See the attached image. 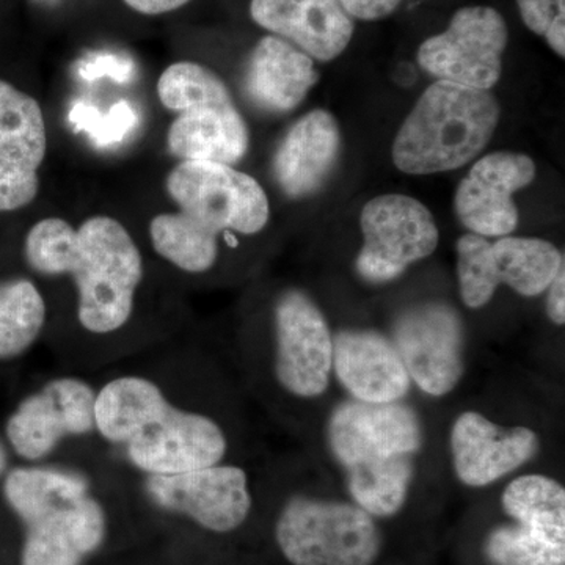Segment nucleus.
<instances>
[{
    "label": "nucleus",
    "mask_w": 565,
    "mask_h": 565,
    "mask_svg": "<svg viewBox=\"0 0 565 565\" xmlns=\"http://www.w3.org/2000/svg\"><path fill=\"white\" fill-rule=\"evenodd\" d=\"M516 6L526 28L537 35H545L557 14L555 0H516Z\"/></svg>",
    "instance_id": "bb28decb"
},
{
    "label": "nucleus",
    "mask_w": 565,
    "mask_h": 565,
    "mask_svg": "<svg viewBox=\"0 0 565 565\" xmlns=\"http://www.w3.org/2000/svg\"><path fill=\"white\" fill-rule=\"evenodd\" d=\"M326 440L352 503L374 519L403 511L415 481L416 457L426 440L414 407L348 397L330 414Z\"/></svg>",
    "instance_id": "39448f33"
},
{
    "label": "nucleus",
    "mask_w": 565,
    "mask_h": 565,
    "mask_svg": "<svg viewBox=\"0 0 565 565\" xmlns=\"http://www.w3.org/2000/svg\"><path fill=\"white\" fill-rule=\"evenodd\" d=\"M319 73L313 58L277 35L264 36L248 57L244 93L256 109L288 114L299 107Z\"/></svg>",
    "instance_id": "412c9836"
},
{
    "label": "nucleus",
    "mask_w": 565,
    "mask_h": 565,
    "mask_svg": "<svg viewBox=\"0 0 565 565\" xmlns=\"http://www.w3.org/2000/svg\"><path fill=\"white\" fill-rule=\"evenodd\" d=\"M11 452L9 445H7L6 438L0 435V481H2L3 476L7 475V471L10 470L11 467Z\"/></svg>",
    "instance_id": "2f4dec72"
},
{
    "label": "nucleus",
    "mask_w": 565,
    "mask_h": 565,
    "mask_svg": "<svg viewBox=\"0 0 565 565\" xmlns=\"http://www.w3.org/2000/svg\"><path fill=\"white\" fill-rule=\"evenodd\" d=\"M46 296L31 273L0 274V363H13L43 343Z\"/></svg>",
    "instance_id": "4be33fe9"
},
{
    "label": "nucleus",
    "mask_w": 565,
    "mask_h": 565,
    "mask_svg": "<svg viewBox=\"0 0 565 565\" xmlns=\"http://www.w3.org/2000/svg\"><path fill=\"white\" fill-rule=\"evenodd\" d=\"M390 340L412 384L427 396H448L462 381V319L449 305L426 302L407 308L394 321Z\"/></svg>",
    "instance_id": "4468645a"
},
{
    "label": "nucleus",
    "mask_w": 565,
    "mask_h": 565,
    "mask_svg": "<svg viewBox=\"0 0 565 565\" xmlns=\"http://www.w3.org/2000/svg\"><path fill=\"white\" fill-rule=\"evenodd\" d=\"M340 148L341 132L332 114L318 109L303 115L275 151L273 172L278 188L289 199L318 192L332 173Z\"/></svg>",
    "instance_id": "aec40b11"
},
{
    "label": "nucleus",
    "mask_w": 565,
    "mask_h": 565,
    "mask_svg": "<svg viewBox=\"0 0 565 565\" xmlns=\"http://www.w3.org/2000/svg\"><path fill=\"white\" fill-rule=\"evenodd\" d=\"M557 13L565 14V0H555Z\"/></svg>",
    "instance_id": "473e14b6"
},
{
    "label": "nucleus",
    "mask_w": 565,
    "mask_h": 565,
    "mask_svg": "<svg viewBox=\"0 0 565 565\" xmlns=\"http://www.w3.org/2000/svg\"><path fill=\"white\" fill-rule=\"evenodd\" d=\"M248 385L273 411L323 396L333 377V333L307 292L285 289L275 297L263 337L241 341Z\"/></svg>",
    "instance_id": "423d86ee"
},
{
    "label": "nucleus",
    "mask_w": 565,
    "mask_h": 565,
    "mask_svg": "<svg viewBox=\"0 0 565 565\" xmlns=\"http://www.w3.org/2000/svg\"><path fill=\"white\" fill-rule=\"evenodd\" d=\"M501 505L516 525L565 544V490L556 479L537 473L519 476L505 486Z\"/></svg>",
    "instance_id": "b1692460"
},
{
    "label": "nucleus",
    "mask_w": 565,
    "mask_h": 565,
    "mask_svg": "<svg viewBox=\"0 0 565 565\" xmlns=\"http://www.w3.org/2000/svg\"><path fill=\"white\" fill-rule=\"evenodd\" d=\"M36 2H50V0H36Z\"/></svg>",
    "instance_id": "72a5a7b5"
},
{
    "label": "nucleus",
    "mask_w": 565,
    "mask_h": 565,
    "mask_svg": "<svg viewBox=\"0 0 565 565\" xmlns=\"http://www.w3.org/2000/svg\"><path fill=\"white\" fill-rule=\"evenodd\" d=\"M166 189L178 211L156 215L148 239L162 263L188 277L217 269L226 233L255 236L269 223L262 184L226 163L181 161L167 177Z\"/></svg>",
    "instance_id": "20e7f679"
},
{
    "label": "nucleus",
    "mask_w": 565,
    "mask_h": 565,
    "mask_svg": "<svg viewBox=\"0 0 565 565\" xmlns=\"http://www.w3.org/2000/svg\"><path fill=\"white\" fill-rule=\"evenodd\" d=\"M122 2L137 13L158 17V14L181 9V7L188 6L191 0H122Z\"/></svg>",
    "instance_id": "c756f323"
},
{
    "label": "nucleus",
    "mask_w": 565,
    "mask_h": 565,
    "mask_svg": "<svg viewBox=\"0 0 565 565\" xmlns=\"http://www.w3.org/2000/svg\"><path fill=\"white\" fill-rule=\"evenodd\" d=\"M278 552L291 565H373L382 534L373 515L352 501L292 493L274 523Z\"/></svg>",
    "instance_id": "9b49d317"
},
{
    "label": "nucleus",
    "mask_w": 565,
    "mask_h": 565,
    "mask_svg": "<svg viewBox=\"0 0 565 565\" xmlns=\"http://www.w3.org/2000/svg\"><path fill=\"white\" fill-rule=\"evenodd\" d=\"M96 373L58 366L41 375L10 412L3 438L20 463L106 451L96 427Z\"/></svg>",
    "instance_id": "6e6552de"
},
{
    "label": "nucleus",
    "mask_w": 565,
    "mask_h": 565,
    "mask_svg": "<svg viewBox=\"0 0 565 565\" xmlns=\"http://www.w3.org/2000/svg\"><path fill=\"white\" fill-rule=\"evenodd\" d=\"M500 104L490 90L437 81L419 96L393 143L401 172H451L473 161L492 140Z\"/></svg>",
    "instance_id": "0eeeda50"
},
{
    "label": "nucleus",
    "mask_w": 565,
    "mask_h": 565,
    "mask_svg": "<svg viewBox=\"0 0 565 565\" xmlns=\"http://www.w3.org/2000/svg\"><path fill=\"white\" fill-rule=\"evenodd\" d=\"M333 375L349 399L366 404L404 403L414 386L393 341L377 330L333 334Z\"/></svg>",
    "instance_id": "a211bd4d"
},
{
    "label": "nucleus",
    "mask_w": 565,
    "mask_h": 565,
    "mask_svg": "<svg viewBox=\"0 0 565 565\" xmlns=\"http://www.w3.org/2000/svg\"><path fill=\"white\" fill-rule=\"evenodd\" d=\"M250 17L319 62L340 57L355 32L341 0H252Z\"/></svg>",
    "instance_id": "6ab92c4d"
},
{
    "label": "nucleus",
    "mask_w": 565,
    "mask_h": 565,
    "mask_svg": "<svg viewBox=\"0 0 565 565\" xmlns=\"http://www.w3.org/2000/svg\"><path fill=\"white\" fill-rule=\"evenodd\" d=\"M0 494L22 526L21 565L87 564L109 542L114 509L131 501L106 451L11 465Z\"/></svg>",
    "instance_id": "7ed1b4c3"
},
{
    "label": "nucleus",
    "mask_w": 565,
    "mask_h": 565,
    "mask_svg": "<svg viewBox=\"0 0 565 565\" xmlns=\"http://www.w3.org/2000/svg\"><path fill=\"white\" fill-rule=\"evenodd\" d=\"M545 292H548L545 303L546 316L555 326L563 327L565 323V266L561 267L555 280Z\"/></svg>",
    "instance_id": "c85d7f7f"
},
{
    "label": "nucleus",
    "mask_w": 565,
    "mask_h": 565,
    "mask_svg": "<svg viewBox=\"0 0 565 565\" xmlns=\"http://www.w3.org/2000/svg\"><path fill=\"white\" fill-rule=\"evenodd\" d=\"M535 178V163L520 152L498 151L479 159L457 188L455 206L465 228L478 236H511L519 225L512 195Z\"/></svg>",
    "instance_id": "f3484780"
},
{
    "label": "nucleus",
    "mask_w": 565,
    "mask_h": 565,
    "mask_svg": "<svg viewBox=\"0 0 565 565\" xmlns=\"http://www.w3.org/2000/svg\"><path fill=\"white\" fill-rule=\"evenodd\" d=\"M158 96L177 114L167 132L170 154L226 166L243 161L250 145L247 122L214 71L195 62L173 63L159 77Z\"/></svg>",
    "instance_id": "9d476101"
},
{
    "label": "nucleus",
    "mask_w": 565,
    "mask_h": 565,
    "mask_svg": "<svg viewBox=\"0 0 565 565\" xmlns=\"http://www.w3.org/2000/svg\"><path fill=\"white\" fill-rule=\"evenodd\" d=\"M21 259L33 277L68 282L73 294L43 340L61 367L99 373L181 334L145 313L147 262L128 228L109 215H93L77 228L41 218L22 237Z\"/></svg>",
    "instance_id": "f03ea898"
},
{
    "label": "nucleus",
    "mask_w": 565,
    "mask_h": 565,
    "mask_svg": "<svg viewBox=\"0 0 565 565\" xmlns=\"http://www.w3.org/2000/svg\"><path fill=\"white\" fill-rule=\"evenodd\" d=\"M486 555L493 565H564L565 544H555L520 525L487 535Z\"/></svg>",
    "instance_id": "a878e982"
},
{
    "label": "nucleus",
    "mask_w": 565,
    "mask_h": 565,
    "mask_svg": "<svg viewBox=\"0 0 565 565\" xmlns=\"http://www.w3.org/2000/svg\"><path fill=\"white\" fill-rule=\"evenodd\" d=\"M457 280L460 299L471 310L486 307L500 288L493 270L492 243L468 233L457 241Z\"/></svg>",
    "instance_id": "393cba45"
},
{
    "label": "nucleus",
    "mask_w": 565,
    "mask_h": 565,
    "mask_svg": "<svg viewBox=\"0 0 565 565\" xmlns=\"http://www.w3.org/2000/svg\"><path fill=\"white\" fill-rule=\"evenodd\" d=\"M509 31L492 7L456 11L448 29L424 41L418 65L437 81L490 90L500 81Z\"/></svg>",
    "instance_id": "ddd939ff"
},
{
    "label": "nucleus",
    "mask_w": 565,
    "mask_h": 565,
    "mask_svg": "<svg viewBox=\"0 0 565 565\" xmlns=\"http://www.w3.org/2000/svg\"><path fill=\"white\" fill-rule=\"evenodd\" d=\"M125 473L132 504L141 511L212 535L233 534L245 526L266 476L259 468L252 470L248 459L178 475Z\"/></svg>",
    "instance_id": "1a4fd4ad"
},
{
    "label": "nucleus",
    "mask_w": 565,
    "mask_h": 565,
    "mask_svg": "<svg viewBox=\"0 0 565 565\" xmlns=\"http://www.w3.org/2000/svg\"><path fill=\"white\" fill-rule=\"evenodd\" d=\"M360 226L364 241L355 269L373 285L399 278L412 264L433 255L440 239L430 211L418 200L397 193L364 204Z\"/></svg>",
    "instance_id": "f8f14e48"
},
{
    "label": "nucleus",
    "mask_w": 565,
    "mask_h": 565,
    "mask_svg": "<svg viewBox=\"0 0 565 565\" xmlns=\"http://www.w3.org/2000/svg\"><path fill=\"white\" fill-rule=\"evenodd\" d=\"M46 151V121L40 103L0 76V215L35 202Z\"/></svg>",
    "instance_id": "2eb2a0df"
},
{
    "label": "nucleus",
    "mask_w": 565,
    "mask_h": 565,
    "mask_svg": "<svg viewBox=\"0 0 565 565\" xmlns=\"http://www.w3.org/2000/svg\"><path fill=\"white\" fill-rule=\"evenodd\" d=\"M541 438L526 426H501L479 412L457 416L449 433L452 470L463 486L484 489L531 462Z\"/></svg>",
    "instance_id": "dca6fc26"
},
{
    "label": "nucleus",
    "mask_w": 565,
    "mask_h": 565,
    "mask_svg": "<svg viewBox=\"0 0 565 565\" xmlns=\"http://www.w3.org/2000/svg\"><path fill=\"white\" fill-rule=\"evenodd\" d=\"M492 262L500 286L523 297L544 294L565 266L564 253L537 237H500L492 243Z\"/></svg>",
    "instance_id": "5701e85b"
},
{
    "label": "nucleus",
    "mask_w": 565,
    "mask_h": 565,
    "mask_svg": "<svg viewBox=\"0 0 565 565\" xmlns=\"http://www.w3.org/2000/svg\"><path fill=\"white\" fill-rule=\"evenodd\" d=\"M403 0H341L352 20L377 21L390 17Z\"/></svg>",
    "instance_id": "cd10ccee"
},
{
    "label": "nucleus",
    "mask_w": 565,
    "mask_h": 565,
    "mask_svg": "<svg viewBox=\"0 0 565 565\" xmlns=\"http://www.w3.org/2000/svg\"><path fill=\"white\" fill-rule=\"evenodd\" d=\"M546 43L559 57L565 55V14L557 13L545 32Z\"/></svg>",
    "instance_id": "7c9ffc66"
},
{
    "label": "nucleus",
    "mask_w": 565,
    "mask_h": 565,
    "mask_svg": "<svg viewBox=\"0 0 565 565\" xmlns=\"http://www.w3.org/2000/svg\"><path fill=\"white\" fill-rule=\"evenodd\" d=\"M96 379L99 440L125 470L178 475L248 459L233 382L214 353L182 333Z\"/></svg>",
    "instance_id": "f257e3e1"
}]
</instances>
